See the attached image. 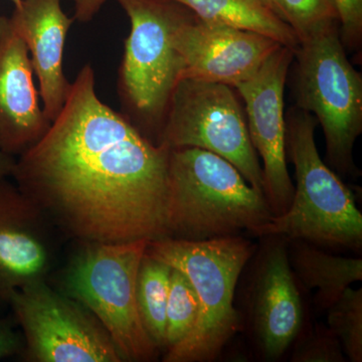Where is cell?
<instances>
[{
  "mask_svg": "<svg viewBox=\"0 0 362 362\" xmlns=\"http://www.w3.org/2000/svg\"><path fill=\"white\" fill-rule=\"evenodd\" d=\"M13 2L14 7L20 6L21 4V0H11Z\"/></svg>",
  "mask_w": 362,
  "mask_h": 362,
  "instance_id": "cell-28",
  "label": "cell"
},
{
  "mask_svg": "<svg viewBox=\"0 0 362 362\" xmlns=\"http://www.w3.org/2000/svg\"><path fill=\"white\" fill-rule=\"evenodd\" d=\"M9 18L30 54L42 110L52 122L71 88L64 73L63 59L69 30L75 20L64 13L62 0H21Z\"/></svg>",
  "mask_w": 362,
  "mask_h": 362,
  "instance_id": "cell-15",
  "label": "cell"
},
{
  "mask_svg": "<svg viewBox=\"0 0 362 362\" xmlns=\"http://www.w3.org/2000/svg\"><path fill=\"white\" fill-rule=\"evenodd\" d=\"M16 321L0 318V359L23 354L25 339L16 327Z\"/></svg>",
  "mask_w": 362,
  "mask_h": 362,
  "instance_id": "cell-24",
  "label": "cell"
},
{
  "mask_svg": "<svg viewBox=\"0 0 362 362\" xmlns=\"http://www.w3.org/2000/svg\"><path fill=\"white\" fill-rule=\"evenodd\" d=\"M7 305L23 333L26 361H123L96 317L47 280L16 290Z\"/></svg>",
  "mask_w": 362,
  "mask_h": 362,
  "instance_id": "cell-9",
  "label": "cell"
},
{
  "mask_svg": "<svg viewBox=\"0 0 362 362\" xmlns=\"http://www.w3.org/2000/svg\"><path fill=\"white\" fill-rule=\"evenodd\" d=\"M199 315V301L187 276L173 268L166 307L165 351L180 344L194 331Z\"/></svg>",
  "mask_w": 362,
  "mask_h": 362,
  "instance_id": "cell-19",
  "label": "cell"
},
{
  "mask_svg": "<svg viewBox=\"0 0 362 362\" xmlns=\"http://www.w3.org/2000/svg\"><path fill=\"white\" fill-rule=\"evenodd\" d=\"M173 44L185 65L182 78L233 88L254 75L282 45L261 33L206 23L190 11L176 23Z\"/></svg>",
  "mask_w": 362,
  "mask_h": 362,
  "instance_id": "cell-11",
  "label": "cell"
},
{
  "mask_svg": "<svg viewBox=\"0 0 362 362\" xmlns=\"http://www.w3.org/2000/svg\"><path fill=\"white\" fill-rule=\"evenodd\" d=\"M116 1L130 21L117 81L121 114L160 145L169 103L185 69L173 32L189 9L173 0Z\"/></svg>",
  "mask_w": 362,
  "mask_h": 362,
  "instance_id": "cell-5",
  "label": "cell"
},
{
  "mask_svg": "<svg viewBox=\"0 0 362 362\" xmlns=\"http://www.w3.org/2000/svg\"><path fill=\"white\" fill-rule=\"evenodd\" d=\"M160 144L169 149L194 147L218 154L239 169L255 189L265 194L263 168L230 86L181 78L169 103Z\"/></svg>",
  "mask_w": 362,
  "mask_h": 362,
  "instance_id": "cell-8",
  "label": "cell"
},
{
  "mask_svg": "<svg viewBox=\"0 0 362 362\" xmlns=\"http://www.w3.org/2000/svg\"><path fill=\"white\" fill-rule=\"evenodd\" d=\"M57 228L30 197L0 177V304L11 293L49 280L57 261Z\"/></svg>",
  "mask_w": 362,
  "mask_h": 362,
  "instance_id": "cell-12",
  "label": "cell"
},
{
  "mask_svg": "<svg viewBox=\"0 0 362 362\" xmlns=\"http://www.w3.org/2000/svg\"><path fill=\"white\" fill-rule=\"evenodd\" d=\"M316 118L301 109L286 121V150L295 166L296 187L291 204L252 235H278L312 245L359 250L362 214L354 194L319 156L314 131Z\"/></svg>",
  "mask_w": 362,
  "mask_h": 362,
  "instance_id": "cell-4",
  "label": "cell"
},
{
  "mask_svg": "<svg viewBox=\"0 0 362 362\" xmlns=\"http://www.w3.org/2000/svg\"><path fill=\"white\" fill-rule=\"evenodd\" d=\"M255 247L239 235L204 240H150L146 254L182 272L194 286L199 315L194 331L166 350L165 362L213 361L240 328L233 306L235 287Z\"/></svg>",
  "mask_w": 362,
  "mask_h": 362,
  "instance_id": "cell-3",
  "label": "cell"
},
{
  "mask_svg": "<svg viewBox=\"0 0 362 362\" xmlns=\"http://www.w3.org/2000/svg\"><path fill=\"white\" fill-rule=\"evenodd\" d=\"M297 108L322 126L327 156L339 173H354V143L362 132V78L347 59L339 28L314 33L295 51Z\"/></svg>",
  "mask_w": 362,
  "mask_h": 362,
  "instance_id": "cell-7",
  "label": "cell"
},
{
  "mask_svg": "<svg viewBox=\"0 0 362 362\" xmlns=\"http://www.w3.org/2000/svg\"><path fill=\"white\" fill-rule=\"evenodd\" d=\"M286 23L299 42L314 33L339 25L334 0H280Z\"/></svg>",
  "mask_w": 362,
  "mask_h": 362,
  "instance_id": "cell-21",
  "label": "cell"
},
{
  "mask_svg": "<svg viewBox=\"0 0 362 362\" xmlns=\"http://www.w3.org/2000/svg\"><path fill=\"white\" fill-rule=\"evenodd\" d=\"M290 265L309 290H318L316 303L326 309L339 299L350 285L362 280V259L334 256L304 240H289Z\"/></svg>",
  "mask_w": 362,
  "mask_h": 362,
  "instance_id": "cell-16",
  "label": "cell"
},
{
  "mask_svg": "<svg viewBox=\"0 0 362 362\" xmlns=\"http://www.w3.org/2000/svg\"><path fill=\"white\" fill-rule=\"evenodd\" d=\"M16 164V157L0 151V177H11Z\"/></svg>",
  "mask_w": 362,
  "mask_h": 362,
  "instance_id": "cell-26",
  "label": "cell"
},
{
  "mask_svg": "<svg viewBox=\"0 0 362 362\" xmlns=\"http://www.w3.org/2000/svg\"><path fill=\"white\" fill-rule=\"evenodd\" d=\"M261 4H263L264 6L268 7L269 9H271L274 13L277 14L279 18L281 20H284V16H283L282 8H281L280 0H259Z\"/></svg>",
  "mask_w": 362,
  "mask_h": 362,
  "instance_id": "cell-27",
  "label": "cell"
},
{
  "mask_svg": "<svg viewBox=\"0 0 362 362\" xmlns=\"http://www.w3.org/2000/svg\"><path fill=\"white\" fill-rule=\"evenodd\" d=\"M295 52L281 45L259 70L233 87L246 104L252 146L263 159L267 201L274 216L287 211L294 195L286 162L284 90Z\"/></svg>",
  "mask_w": 362,
  "mask_h": 362,
  "instance_id": "cell-10",
  "label": "cell"
},
{
  "mask_svg": "<svg viewBox=\"0 0 362 362\" xmlns=\"http://www.w3.org/2000/svg\"><path fill=\"white\" fill-rule=\"evenodd\" d=\"M169 238L204 240L252 233L274 218L265 194L239 169L213 152L170 149L168 166Z\"/></svg>",
  "mask_w": 362,
  "mask_h": 362,
  "instance_id": "cell-2",
  "label": "cell"
},
{
  "mask_svg": "<svg viewBox=\"0 0 362 362\" xmlns=\"http://www.w3.org/2000/svg\"><path fill=\"white\" fill-rule=\"evenodd\" d=\"M199 20L267 35L296 51L299 39L291 26L259 0H173Z\"/></svg>",
  "mask_w": 362,
  "mask_h": 362,
  "instance_id": "cell-17",
  "label": "cell"
},
{
  "mask_svg": "<svg viewBox=\"0 0 362 362\" xmlns=\"http://www.w3.org/2000/svg\"><path fill=\"white\" fill-rule=\"evenodd\" d=\"M267 238L250 295V313L255 337L262 354L280 358L299 337L304 311L295 274L289 261L288 240Z\"/></svg>",
  "mask_w": 362,
  "mask_h": 362,
  "instance_id": "cell-13",
  "label": "cell"
},
{
  "mask_svg": "<svg viewBox=\"0 0 362 362\" xmlns=\"http://www.w3.org/2000/svg\"><path fill=\"white\" fill-rule=\"evenodd\" d=\"M339 16V35L344 47L357 49L362 40V0H334Z\"/></svg>",
  "mask_w": 362,
  "mask_h": 362,
  "instance_id": "cell-23",
  "label": "cell"
},
{
  "mask_svg": "<svg viewBox=\"0 0 362 362\" xmlns=\"http://www.w3.org/2000/svg\"><path fill=\"white\" fill-rule=\"evenodd\" d=\"M51 123L40 106L28 47L11 18L0 16V151L21 156Z\"/></svg>",
  "mask_w": 362,
  "mask_h": 362,
  "instance_id": "cell-14",
  "label": "cell"
},
{
  "mask_svg": "<svg viewBox=\"0 0 362 362\" xmlns=\"http://www.w3.org/2000/svg\"><path fill=\"white\" fill-rule=\"evenodd\" d=\"M328 310V328L341 344L344 356L362 361V288H347Z\"/></svg>",
  "mask_w": 362,
  "mask_h": 362,
  "instance_id": "cell-20",
  "label": "cell"
},
{
  "mask_svg": "<svg viewBox=\"0 0 362 362\" xmlns=\"http://www.w3.org/2000/svg\"><path fill=\"white\" fill-rule=\"evenodd\" d=\"M149 242L80 243L56 287L96 317L123 361H151L158 356L136 301L138 271Z\"/></svg>",
  "mask_w": 362,
  "mask_h": 362,
  "instance_id": "cell-6",
  "label": "cell"
},
{
  "mask_svg": "<svg viewBox=\"0 0 362 362\" xmlns=\"http://www.w3.org/2000/svg\"><path fill=\"white\" fill-rule=\"evenodd\" d=\"M75 7L74 20L89 23L99 13L108 0H71Z\"/></svg>",
  "mask_w": 362,
  "mask_h": 362,
  "instance_id": "cell-25",
  "label": "cell"
},
{
  "mask_svg": "<svg viewBox=\"0 0 362 362\" xmlns=\"http://www.w3.org/2000/svg\"><path fill=\"white\" fill-rule=\"evenodd\" d=\"M87 64L39 142L16 158L14 182L59 233L78 243L169 238L170 149L97 96Z\"/></svg>",
  "mask_w": 362,
  "mask_h": 362,
  "instance_id": "cell-1",
  "label": "cell"
},
{
  "mask_svg": "<svg viewBox=\"0 0 362 362\" xmlns=\"http://www.w3.org/2000/svg\"><path fill=\"white\" fill-rule=\"evenodd\" d=\"M293 362H344L339 340L329 328L317 327L299 340L293 351Z\"/></svg>",
  "mask_w": 362,
  "mask_h": 362,
  "instance_id": "cell-22",
  "label": "cell"
},
{
  "mask_svg": "<svg viewBox=\"0 0 362 362\" xmlns=\"http://www.w3.org/2000/svg\"><path fill=\"white\" fill-rule=\"evenodd\" d=\"M173 267L145 252L136 282V301L147 334L165 350L166 307Z\"/></svg>",
  "mask_w": 362,
  "mask_h": 362,
  "instance_id": "cell-18",
  "label": "cell"
}]
</instances>
